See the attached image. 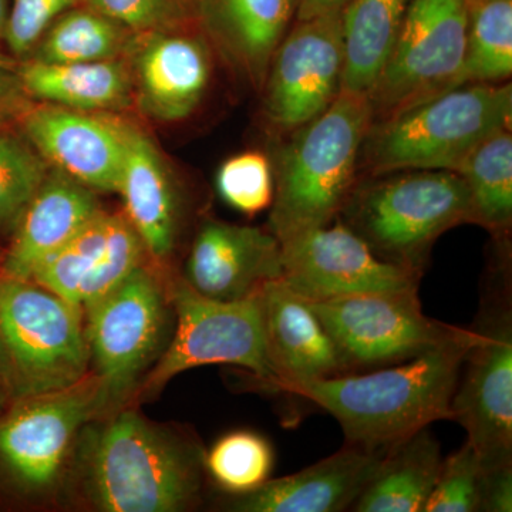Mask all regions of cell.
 Listing matches in <instances>:
<instances>
[{
	"mask_svg": "<svg viewBox=\"0 0 512 512\" xmlns=\"http://www.w3.org/2000/svg\"><path fill=\"white\" fill-rule=\"evenodd\" d=\"M171 271L147 264L84 311L90 372L100 383V414L130 406L174 326Z\"/></svg>",
	"mask_w": 512,
	"mask_h": 512,
	"instance_id": "ba28073f",
	"label": "cell"
},
{
	"mask_svg": "<svg viewBox=\"0 0 512 512\" xmlns=\"http://www.w3.org/2000/svg\"><path fill=\"white\" fill-rule=\"evenodd\" d=\"M309 303L335 343L345 375L397 365L447 346L477 345L484 338L480 326L464 329L429 318L417 291Z\"/></svg>",
	"mask_w": 512,
	"mask_h": 512,
	"instance_id": "30bf717a",
	"label": "cell"
},
{
	"mask_svg": "<svg viewBox=\"0 0 512 512\" xmlns=\"http://www.w3.org/2000/svg\"><path fill=\"white\" fill-rule=\"evenodd\" d=\"M467 26L463 0H410L392 55L369 94L372 120L389 119L456 89Z\"/></svg>",
	"mask_w": 512,
	"mask_h": 512,
	"instance_id": "8fae6325",
	"label": "cell"
},
{
	"mask_svg": "<svg viewBox=\"0 0 512 512\" xmlns=\"http://www.w3.org/2000/svg\"><path fill=\"white\" fill-rule=\"evenodd\" d=\"M130 47L141 110L165 123L192 116L211 84L212 56L204 37L183 26L134 35Z\"/></svg>",
	"mask_w": 512,
	"mask_h": 512,
	"instance_id": "e0dca14e",
	"label": "cell"
},
{
	"mask_svg": "<svg viewBox=\"0 0 512 512\" xmlns=\"http://www.w3.org/2000/svg\"><path fill=\"white\" fill-rule=\"evenodd\" d=\"M134 35L190 26L200 16L198 0H80Z\"/></svg>",
	"mask_w": 512,
	"mask_h": 512,
	"instance_id": "836d02e7",
	"label": "cell"
},
{
	"mask_svg": "<svg viewBox=\"0 0 512 512\" xmlns=\"http://www.w3.org/2000/svg\"><path fill=\"white\" fill-rule=\"evenodd\" d=\"M99 414L92 372L66 389L12 400L0 412V511L60 505L80 431Z\"/></svg>",
	"mask_w": 512,
	"mask_h": 512,
	"instance_id": "5b68a950",
	"label": "cell"
},
{
	"mask_svg": "<svg viewBox=\"0 0 512 512\" xmlns=\"http://www.w3.org/2000/svg\"><path fill=\"white\" fill-rule=\"evenodd\" d=\"M339 217L383 261L423 275L434 242L471 224L470 195L454 171H396L357 183Z\"/></svg>",
	"mask_w": 512,
	"mask_h": 512,
	"instance_id": "8992f818",
	"label": "cell"
},
{
	"mask_svg": "<svg viewBox=\"0 0 512 512\" xmlns=\"http://www.w3.org/2000/svg\"><path fill=\"white\" fill-rule=\"evenodd\" d=\"M510 83L464 84L367 131L359 167L367 174L406 170L456 171L488 137L511 128Z\"/></svg>",
	"mask_w": 512,
	"mask_h": 512,
	"instance_id": "277c9868",
	"label": "cell"
},
{
	"mask_svg": "<svg viewBox=\"0 0 512 512\" xmlns=\"http://www.w3.org/2000/svg\"><path fill=\"white\" fill-rule=\"evenodd\" d=\"M484 339L464 359L451 420L467 431V441L483 468L512 464V320L510 303L485 309Z\"/></svg>",
	"mask_w": 512,
	"mask_h": 512,
	"instance_id": "5bb4252c",
	"label": "cell"
},
{
	"mask_svg": "<svg viewBox=\"0 0 512 512\" xmlns=\"http://www.w3.org/2000/svg\"><path fill=\"white\" fill-rule=\"evenodd\" d=\"M29 100L20 79L19 63L0 42V126L19 119L29 109Z\"/></svg>",
	"mask_w": 512,
	"mask_h": 512,
	"instance_id": "d590c367",
	"label": "cell"
},
{
	"mask_svg": "<svg viewBox=\"0 0 512 512\" xmlns=\"http://www.w3.org/2000/svg\"><path fill=\"white\" fill-rule=\"evenodd\" d=\"M512 511V464L483 468L478 512Z\"/></svg>",
	"mask_w": 512,
	"mask_h": 512,
	"instance_id": "8d00e7d4",
	"label": "cell"
},
{
	"mask_svg": "<svg viewBox=\"0 0 512 512\" xmlns=\"http://www.w3.org/2000/svg\"><path fill=\"white\" fill-rule=\"evenodd\" d=\"M23 137L50 167L96 192H117L126 154V123L64 107H29Z\"/></svg>",
	"mask_w": 512,
	"mask_h": 512,
	"instance_id": "2e32d148",
	"label": "cell"
},
{
	"mask_svg": "<svg viewBox=\"0 0 512 512\" xmlns=\"http://www.w3.org/2000/svg\"><path fill=\"white\" fill-rule=\"evenodd\" d=\"M348 2L349 0H296V20H309L342 13Z\"/></svg>",
	"mask_w": 512,
	"mask_h": 512,
	"instance_id": "74e56055",
	"label": "cell"
},
{
	"mask_svg": "<svg viewBox=\"0 0 512 512\" xmlns=\"http://www.w3.org/2000/svg\"><path fill=\"white\" fill-rule=\"evenodd\" d=\"M10 0H0V42L5 32L6 20H8Z\"/></svg>",
	"mask_w": 512,
	"mask_h": 512,
	"instance_id": "ab89813d",
	"label": "cell"
},
{
	"mask_svg": "<svg viewBox=\"0 0 512 512\" xmlns=\"http://www.w3.org/2000/svg\"><path fill=\"white\" fill-rule=\"evenodd\" d=\"M20 79L29 99L64 109L101 113L130 106L131 69L123 60L90 63H43L23 60Z\"/></svg>",
	"mask_w": 512,
	"mask_h": 512,
	"instance_id": "603a6c76",
	"label": "cell"
},
{
	"mask_svg": "<svg viewBox=\"0 0 512 512\" xmlns=\"http://www.w3.org/2000/svg\"><path fill=\"white\" fill-rule=\"evenodd\" d=\"M343 62L342 13L296 20L266 72V120L293 133L320 116L342 90Z\"/></svg>",
	"mask_w": 512,
	"mask_h": 512,
	"instance_id": "7c38bea8",
	"label": "cell"
},
{
	"mask_svg": "<svg viewBox=\"0 0 512 512\" xmlns=\"http://www.w3.org/2000/svg\"><path fill=\"white\" fill-rule=\"evenodd\" d=\"M274 448L261 434L235 430L205 451V473L229 497L258 490L271 478Z\"/></svg>",
	"mask_w": 512,
	"mask_h": 512,
	"instance_id": "f546056e",
	"label": "cell"
},
{
	"mask_svg": "<svg viewBox=\"0 0 512 512\" xmlns=\"http://www.w3.org/2000/svg\"><path fill=\"white\" fill-rule=\"evenodd\" d=\"M101 210L96 191L49 167L0 254V274L30 281Z\"/></svg>",
	"mask_w": 512,
	"mask_h": 512,
	"instance_id": "ffe728a7",
	"label": "cell"
},
{
	"mask_svg": "<svg viewBox=\"0 0 512 512\" xmlns=\"http://www.w3.org/2000/svg\"><path fill=\"white\" fill-rule=\"evenodd\" d=\"M443 456L429 427L387 451L379 470L350 511L423 512Z\"/></svg>",
	"mask_w": 512,
	"mask_h": 512,
	"instance_id": "d4e9b609",
	"label": "cell"
},
{
	"mask_svg": "<svg viewBox=\"0 0 512 512\" xmlns=\"http://www.w3.org/2000/svg\"><path fill=\"white\" fill-rule=\"evenodd\" d=\"M47 170L49 165L25 137L0 126V244L3 248L45 180Z\"/></svg>",
	"mask_w": 512,
	"mask_h": 512,
	"instance_id": "4dcf8cb0",
	"label": "cell"
},
{
	"mask_svg": "<svg viewBox=\"0 0 512 512\" xmlns=\"http://www.w3.org/2000/svg\"><path fill=\"white\" fill-rule=\"evenodd\" d=\"M282 272V244L269 229L205 220L181 276L205 298L232 302L255 295Z\"/></svg>",
	"mask_w": 512,
	"mask_h": 512,
	"instance_id": "ac0fdd59",
	"label": "cell"
},
{
	"mask_svg": "<svg viewBox=\"0 0 512 512\" xmlns=\"http://www.w3.org/2000/svg\"><path fill=\"white\" fill-rule=\"evenodd\" d=\"M205 451L187 430L121 407L84 424L63 500L101 512L190 511L201 504Z\"/></svg>",
	"mask_w": 512,
	"mask_h": 512,
	"instance_id": "6da1fadb",
	"label": "cell"
},
{
	"mask_svg": "<svg viewBox=\"0 0 512 512\" xmlns=\"http://www.w3.org/2000/svg\"><path fill=\"white\" fill-rule=\"evenodd\" d=\"M474 346H447L397 365L291 384L282 393L328 412L349 446L387 453L436 421L451 420V399Z\"/></svg>",
	"mask_w": 512,
	"mask_h": 512,
	"instance_id": "7a4b0ae2",
	"label": "cell"
},
{
	"mask_svg": "<svg viewBox=\"0 0 512 512\" xmlns=\"http://www.w3.org/2000/svg\"><path fill=\"white\" fill-rule=\"evenodd\" d=\"M372 121L369 97L340 92L320 116L293 131L274 170L268 225L282 245L339 217L356 188Z\"/></svg>",
	"mask_w": 512,
	"mask_h": 512,
	"instance_id": "3957f363",
	"label": "cell"
},
{
	"mask_svg": "<svg viewBox=\"0 0 512 512\" xmlns=\"http://www.w3.org/2000/svg\"><path fill=\"white\" fill-rule=\"evenodd\" d=\"M512 74V0L468 9L466 52L457 87L505 83Z\"/></svg>",
	"mask_w": 512,
	"mask_h": 512,
	"instance_id": "f1b7e54d",
	"label": "cell"
},
{
	"mask_svg": "<svg viewBox=\"0 0 512 512\" xmlns=\"http://www.w3.org/2000/svg\"><path fill=\"white\" fill-rule=\"evenodd\" d=\"M12 402L8 386H6L5 377H3L2 369H0V412Z\"/></svg>",
	"mask_w": 512,
	"mask_h": 512,
	"instance_id": "f35d334b",
	"label": "cell"
},
{
	"mask_svg": "<svg viewBox=\"0 0 512 512\" xmlns=\"http://www.w3.org/2000/svg\"><path fill=\"white\" fill-rule=\"evenodd\" d=\"M266 349L276 373L274 390L345 375L335 343L311 303L281 279L261 289Z\"/></svg>",
	"mask_w": 512,
	"mask_h": 512,
	"instance_id": "44dd1931",
	"label": "cell"
},
{
	"mask_svg": "<svg viewBox=\"0 0 512 512\" xmlns=\"http://www.w3.org/2000/svg\"><path fill=\"white\" fill-rule=\"evenodd\" d=\"M410 0H349L342 10V90L369 97L402 30Z\"/></svg>",
	"mask_w": 512,
	"mask_h": 512,
	"instance_id": "484cf974",
	"label": "cell"
},
{
	"mask_svg": "<svg viewBox=\"0 0 512 512\" xmlns=\"http://www.w3.org/2000/svg\"><path fill=\"white\" fill-rule=\"evenodd\" d=\"M0 369L12 400L80 382L90 373L82 309L29 279L0 274Z\"/></svg>",
	"mask_w": 512,
	"mask_h": 512,
	"instance_id": "52a82bcc",
	"label": "cell"
},
{
	"mask_svg": "<svg viewBox=\"0 0 512 512\" xmlns=\"http://www.w3.org/2000/svg\"><path fill=\"white\" fill-rule=\"evenodd\" d=\"M386 453L349 446L291 476L269 478L252 493L228 497L235 512H340L353 507Z\"/></svg>",
	"mask_w": 512,
	"mask_h": 512,
	"instance_id": "d6986e66",
	"label": "cell"
},
{
	"mask_svg": "<svg viewBox=\"0 0 512 512\" xmlns=\"http://www.w3.org/2000/svg\"><path fill=\"white\" fill-rule=\"evenodd\" d=\"M483 463L468 441L443 458L439 477L423 512H478Z\"/></svg>",
	"mask_w": 512,
	"mask_h": 512,
	"instance_id": "d6a6232c",
	"label": "cell"
},
{
	"mask_svg": "<svg viewBox=\"0 0 512 512\" xmlns=\"http://www.w3.org/2000/svg\"><path fill=\"white\" fill-rule=\"evenodd\" d=\"M470 195L471 224L497 239L507 238L512 225L511 128L484 140L456 171Z\"/></svg>",
	"mask_w": 512,
	"mask_h": 512,
	"instance_id": "4316f807",
	"label": "cell"
},
{
	"mask_svg": "<svg viewBox=\"0 0 512 512\" xmlns=\"http://www.w3.org/2000/svg\"><path fill=\"white\" fill-rule=\"evenodd\" d=\"M117 192L124 215L143 241L148 258L168 271L180 235V204L170 173L150 138L126 124V154Z\"/></svg>",
	"mask_w": 512,
	"mask_h": 512,
	"instance_id": "7402d4cb",
	"label": "cell"
},
{
	"mask_svg": "<svg viewBox=\"0 0 512 512\" xmlns=\"http://www.w3.org/2000/svg\"><path fill=\"white\" fill-rule=\"evenodd\" d=\"M150 262L143 241L124 212L101 210L46 259L30 281L45 286L84 313Z\"/></svg>",
	"mask_w": 512,
	"mask_h": 512,
	"instance_id": "9a60e30c",
	"label": "cell"
},
{
	"mask_svg": "<svg viewBox=\"0 0 512 512\" xmlns=\"http://www.w3.org/2000/svg\"><path fill=\"white\" fill-rule=\"evenodd\" d=\"M217 188L229 207L255 217L274 201V168L265 154L245 151L224 161L218 170Z\"/></svg>",
	"mask_w": 512,
	"mask_h": 512,
	"instance_id": "1f68e13d",
	"label": "cell"
},
{
	"mask_svg": "<svg viewBox=\"0 0 512 512\" xmlns=\"http://www.w3.org/2000/svg\"><path fill=\"white\" fill-rule=\"evenodd\" d=\"M134 33L90 6L66 10L33 49L30 60L43 63H90L120 59Z\"/></svg>",
	"mask_w": 512,
	"mask_h": 512,
	"instance_id": "83f0119b",
	"label": "cell"
},
{
	"mask_svg": "<svg viewBox=\"0 0 512 512\" xmlns=\"http://www.w3.org/2000/svg\"><path fill=\"white\" fill-rule=\"evenodd\" d=\"M205 6L215 35L262 89L272 55L295 15L296 0H212Z\"/></svg>",
	"mask_w": 512,
	"mask_h": 512,
	"instance_id": "cb8c5ba5",
	"label": "cell"
},
{
	"mask_svg": "<svg viewBox=\"0 0 512 512\" xmlns=\"http://www.w3.org/2000/svg\"><path fill=\"white\" fill-rule=\"evenodd\" d=\"M167 286L173 333L130 406L153 399L175 376L207 365L242 367L274 389L276 373L266 349L261 291L241 301H214L173 272L167 276Z\"/></svg>",
	"mask_w": 512,
	"mask_h": 512,
	"instance_id": "9c48e42d",
	"label": "cell"
},
{
	"mask_svg": "<svg viewBox=\"0 0 512 512\" xmlns=\"http://www.w3.org/2000/svg\"><path fill=\"white\" fill-rule=\"evenodd\" d=\"M282 281L309 302L419 291L421 274L383 261L342 221L282 245Z\"/></svg>",
	"mask_w": 512,
	"mask_h": 512,
	"instance_id": "4fadbf2b",
	"label": "cell"
},
{
	"mask_svg": "<svg viewBox=\"0 0 512 512\" xmlns=\"http://www.w3.org/2000/svg\"><path fill=\"white\" fill-rule=\"evenodd\" d=\"M464 5L467 6V9L474 8V6L480 5V3L487 2V0H463Z\"/></svg>",
	"mask_w": 512,
	"mask_h": 512,
	"instance_id": "60d3db41",
	"label": "cell"
},
{
	"mask_svg": "<svg viewBox=\"0 0 512 512\" xmlns=\"http://www.w3.org/2000/svg\"><path fill=\"white\" fill-rule=\"evenodd\" d=\"M77 5L80 0H10L3 46L15 59H25L52 23Z\"/></svg>",
	"mask_w": 512,
	"mask_h": 512,
	"instance_id": "e575fe53",
	"label": "cell"
}]
</instances>
